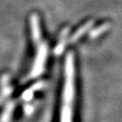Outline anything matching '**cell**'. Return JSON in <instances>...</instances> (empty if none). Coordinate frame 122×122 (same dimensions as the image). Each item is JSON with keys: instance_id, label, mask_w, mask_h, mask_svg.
<instances>
[{"instance_id": "6da1fadb", "label": "cell", "mask_w": 122, "mask_h": 122, "mask_svg": "<svg viewBox=\"0 0 122 122\" xmlns=\"http://www.w3.org/2000/svg\"><path fill=\"white\" fill-rule=\"evenodd\" d=\"M75 100V65L74 55L69 52L64 62V82L62 89L60 122H73Z\"/></svg>"}, {"instance_id": "7a4b0ae2", "label": "cell", "mask_w": 122, "mask_h": 122, "mask_svg": "<svg viewBox=\"0 0 122 122\" xmlns=\"http://www.w3.org/2000/svg\"><path fill=\"white\" fill-rule=\"evenodd\" d=\"M47 55H48L47 44L41 42L38 44V49H37V52L35 55V62H34L33 68L30 71V75H29L30 78H36L44 71Z\"/></svg>"}, {"instance_id": "3957f363", "label": "cell", "mask_w": 122, "mask_h": 122, "mask_svg": "<svg viewBox=\"0 0 122 122\" xmlns=\"http://www.w3.org/2000/svg\"><path fill=\"white\" fill-rule=\"evenodd\" d=\"M31 34L33 41L36 45L41 43V30H40L39 17L36 14H33L30 17Z\"/></svg>"}, {"instance_id": "277c9868", "label": "cell", "mask_w": 122, "mask_h": 122, "mask_svg": "<svg viewBox=\"0 0 122 122\" xmlns=\"http://www.w3.org/2000/svg\"><path fill=\"white\" fill-rule=\"evenodd\" d=\"M93 24H94V20H89V21L84 23L83 25H81L80 26L78 29L71 35V36L70 39H69V43H71V44L76 43L86 32H88L89 29L92 28V25H93Z\"/></svg>"}, {"instance_id": "5b68a950", "label": "cell", "mask_w": 122, "mask_h": 122, "mask_svg": "<svg viewBox=\"0 0 122 122\" xmlns=\"http://www.w3.org/2000/svg\"><path fill=\"white\" fill-rule=\"evenodd\" d=\"M68 34H69V28L68 27H66L61 31L59 40H58V44H57L56 47L54 48V54L55 55H60V54H61V52H63V50L66 46V43H67Z\"/></svg>"}, {"instance_id": "8992f818", "label": "cell", "mask_w": 122, "mask_h": 122, "mask_svg": "<svg viewBox=\"0 0 122 122\" xmlns=\"http://www.w3.org/2000/svg\"><path fill=\"white\" fill-rule=\"evenodd\" d=\"M44 81H37V82L35 83V84H34L33 86H31V88L27 89L26 91L24 92V93H23V95H22V99L25 100V101H29V100L33 98V96H34V93H35L36 91L42 89V88L44 87Z\"/></svg>"}, {"instance_id": "52a82bcc", "label": "cell", "mask_w": 122, "mask_h": 122, "mask_svg": "<svg viewBox=\"0 0 122 122\" xmlns=\"http://www.w3.org/2000/svg\"><path fill=\"white\" fill-rule=\"evenodd\" d=\"M1 84H2V91L0 93V102H1V100H3L6 97H8L10 92H12V89L9 85V78L7 75H4L2 77Z\"/></svg>"}, {"instance_id": "ba28073f", "label": "cell", "mask_w": 122, "mask_h": 122, "mask_svg": "<svg viewBox=\"0 0 122 122\" xmlns=\"http://www.w3.org/2000/svg\"><path fill=\"white\" fill-rule=\"evenodd\" d=\"M109 27H110V23L109 22L103 23L102 25H100V26H98L95 29H93V30L90 32V37L92 38V39L99 37L100 35H102L107 30H109Z\"/></svg>"}, {"instance_id": "9c48e42d", "label": "cell", "mask_w": 122, "mask_h": 122, "mask_svg": "<svg viewBox=\"0 0 122 122\" xmlns=\"http://www.w3.org/2000/svg\"><path fill=\"white\" fill-rule=\"evenodd\" d=\"M14 107H15V105L12 102H10L6 105L5 109V111L2 114V117H1V122H9L12 112L14 110Z\"/></svg>"}]
</instances>
